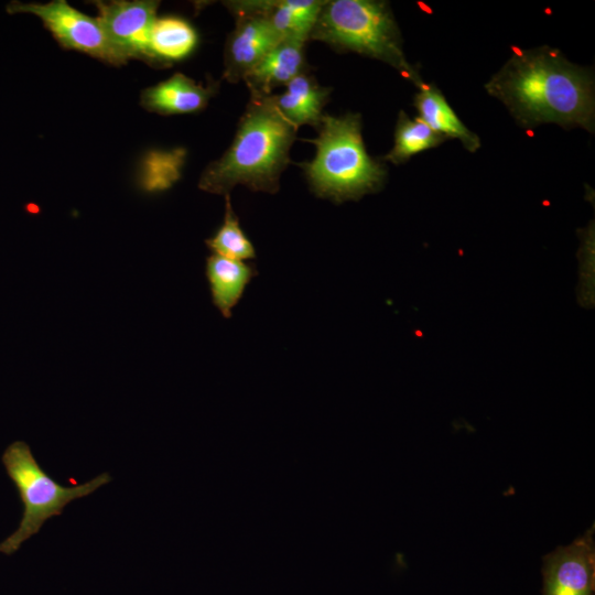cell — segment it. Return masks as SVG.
Instances as JSON below:
<instances>
[{
  "mask_svg": "<svg viewBox=\"0 0 595 595\" xmlns=\"http://www.w3.org/2000/svg\"><path fill=\"white\" fill-rule=\"evenodd\" d=\"M205 272L213 303L226 318L231 316L246 286L258 273L250 263L215 253L206 259Z\"/></svg>",
  "mask_w": 595,
  "mask_h": 595,
  "instance_id": "cell-14",
  "label": "cell"
},
{
  "mask_svg": "<svg viewBox=\"0 0 595 595\" xmlns=\"http://www.w3.org/2000/svg\"><path fill=\"white\" fill-rule=\"evenodd\" d=\"M250 95L232 143L201 175L198 186L205 192L226 196L239 184L259 192L279 190L298 129L278 110L273 94Z\"/></svg>",
  "mask_w": 595,
  "mask_h": 595,
  "instance_id": "cell-2",
  "label": "cell"
},
{
  "mask_svg": "<svg viewBox=\"0 0 595 595\" xmlns=\"http://www.w3.org/2000/svg\"><path fill=\"white\" fill-rule=\"evenodd\" d=\"M6 10L10 14L39 17L65 48L80 51L112 65L128 61L109 41L97 19L77 11L64 0L45 4L11 1Z\"/></svg>",
  "mask_w": 595,
  "mask_h": 595,
  "instance_id": "cell-6",
  "label": "cell"
},
{
  "mask_svg": "<svg viewBox=\"0 0 595 595\" xmlns=\"http://www.w3.org/2000/svg\"><path fill=\"white\" fill-rule=\"evenodd\" d=\"M485 89L522 128L556 123L594 132L593 74L571 63L558 48L513 50Z\"/></svg>",
  "mask_w": 595,
  "mask_h": 595,
  "instance_id": "cell-1",
  "label": "cell"
},
{
  "mask_svg": "<svg viewBox=\"0 0 595 595\" xmlns=\"http://www.w3.org/2000/svg\"><path fill=\"white\" fill-rule=\"evenodd\" d=\"M542 595H594V524L566 547L543 556Z\"/></svg>",
  "mask_w": 595,
  "mask_h": 595,
  "instance_id": "cell-7",
  "label": "cell"
},
{
  "mask_svg": "<svg viewBox=\"0 0 595 595\" xmlns=\"http://www.w3.org/2000/svg\"><path fill=\"white\" fill-rule=\"evenodd\" d=\"M418 88L413 106L419 118L445 138L459 140L467 151L476 152L480 147L478 136L456 116L442 91L435 85L424 82Z\"/></svg>",
  "mask_w": 595,
  "mask_h": 595,
  "instance_id": "cell-15",
  "label": "cell"
},
{
  "mask_svg": "<svg viewBox=\"0 0 595 595\" xmlns=\"http://www.w3.org/2000/svg\"><path fill=\"white\" fill-rule=\"evenodd\" d=\"M96 18L112 45L127 58L150 61L149 41L159 1H95Z\"/></svg>",
  "mask_w": 595,
  "mask_h": 595,
  "instance_id": "cell-8",
  "label": "cell"
},
{
  "mask_svg": "<svg viewBox=\"0 0 595 595\" xmlns=\"http://www.w3.org/2000/svg\"><path fill=\"white\" fill-rule=\"evenodd\" d=\"M213 253L232 260L256 258V250L240 227L239 219L232 210L229 195H226L224 221L213 237L206 240Z\"/></svg>",
  "mask_w": 595,
  "mask_h": 595,
  "instance_id": "cell-18",
  "label": "cell"
},
{
  "mask_svg": "<svg viewBox=\"0 0 595 595\" xmlns=\"http://www.w3.org/2000/svg\"><path fill=\"white\" fill-rule=\"evenodd\" d=\"M2 463L23 505L18 529L0 542V552L7 555L13 554L25 540L36 534L46 520L60 516L66 505L111 482L110 475L102 473L82 485L62 486L44 472L30 446L22 441H15L6 448Z\"/></svg>",
  "mask_w": 595,
  "mask_h": 595,
  "instance_id": "cell-5",
  "label": "cell"
},
{
  "mask_svg": "<svg viewBox=\"0 0 595 595\" xmlns=\"http://www.w3.org/2000/svg\"><path fill=\"white\" fill-rule=\"evenodd\" d=\"M317 130L314 159L300 164L317 196L342 203L381 188L387 170L366 151L359 113L324 115Z\"/></svg>",
  "mask_w": 595,
  "mask_h": 595,
  "instance_id": "cell-3",
  "label": "cell"
},
{
  "mask_svg": "<svg viewBox=\"0 0 595 595\" xmlns=\"http://www.w3.org/2000/svg\"><path fill=\"white\" fill-rule=\"evenodd\" d=\"M310 39L339 52H355L381 61L416 87L423 83L416 67L405 57L401 33L387 1H325Z\"/></svg>",
  "mask_w": 595,
  "mask_h": 595,
  "instance_id": "cell-4",
  "label": "cell"
},
{
  "mask_svg": "<svg viewBox=\"0 0 595 595\" xmlns=\"http://www.w3.org/2000/svg\"><path fill=\"white\" fill-rule=\"evenodd\" d=\"M237 22L228 35L224 53V78L229 83L245 76L283 39L261 14L249 11L234 13Z\"/></svg>",
  "mask_w": 595,
  "mask_h": 595,
  "instance_id": "cell-9",
  "label": "cell"
},
{
  "mask_svg": "<svg viewBox=\"0 0 595 595\" xmlns=\"http://www.w3.org/2000/svg\"><path fill=\"white\" fill-rule=\"evenodd\" d=\"M305 41L283 39L244 78L250 94L272 95L298 75L305 73Z\"/></svg>",
  "mask_w": 595,
  "mask_h": 595,
  "instance_id": "cell-11",
  "label": "cell"
},
{
  "mask_svg": "<svg viewBox=\"0 0 595 595\" xmlns=\"http://www.w3.org/2000/svg\"><path fill=\"white\" fill-rule=\"evenodd\" d=\"M329 94L331 88L318 85L305 72L289 82L281 95H273V100L281 115L296 129L303 125L318 128Z\"/></svg>",
  "mask_w": 595,
  "mask_h": 595,
  "instance_id": "cell-13",
  "label": "cell"
},
{
  "mask_svg": "<svg viewBox=\"0 0 595 595\" xmlns=\"http://www.w3.org/2000/svg\"><path fill=\"white\" fill-rule=\"evenodd\" d=\"M446 140L447 138L431 129L420 118L411 119L401 110L396 125L393 147L385 155V160L399 165Z\"/></svg>",
  "mask_w": 595,
  "mask_h": 595,
  "instance_id": "cell-17",
  "label": "cell"
},
{
  "mask_svg": "<svg viewBox=\"0 0 595 595\" xmlns=\"http://www.w3.org/2000/svg\"><path fill=\"white\" fill-rule=\"evenodd\" d=\"M197 44L194 28L176 17L156 19L153 23L150 41V63L170 64L188 56Z\"/></svg>",
  "mask_w": 595,
  "mask_h": 595,
  "instance_id": "cell-16",
  "label": "cell"
},
{
  "mask_svg": "<svg viewBox=\"0 0 595 595\" xmlns=\"http://www.w3.org/2000/svg\"><path fill=\"white\" fill-rule=\"evenodd\" d=\"M214 93L213 85L203 86L176 73L143 90L140 100L149 111L162 115L191 113L204 109Z\"/></svg>",
  "mask_w": 595,
  "mask_h": 595,
  "instance_id": "cell-12",
  "label": "cell"
},
{
  "mask_svg": "<svg viewBox=\"0 0 595 595\" xmlns=\"http://www.w3.org/2000/svg\"><path fill=\"white\" fill-rule=\"evenodd\" d=\"M232 13L256 12L263 15L282 39L307 41L325 3L320 0L228 1Z\"/></svg>",
  "mask_w": 595,
  "mask_h": 595,
  "instance_id": "cell-10",
  "label": "cell"
}]
</instances>
